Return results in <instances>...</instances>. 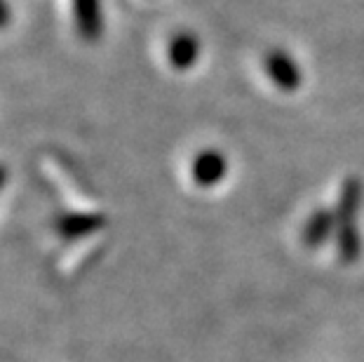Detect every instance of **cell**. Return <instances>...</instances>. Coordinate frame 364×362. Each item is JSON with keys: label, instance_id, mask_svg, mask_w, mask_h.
Listing matches in <instances>:
<instances>
[{"label": "cell", "instance_id": "6", "mask_svg": "<svg viewBox=\"0 0 364 362\" xmlns=\"http://www.w3.org/2000/svg\"><path fill=\"white\" fill-rule=\"evenodd\" d=\"M362 205V183L358 179H348L341 188L338 205L334 207L336 212V223H353L358 221Z\"/></svg>", "mask_w": 364, "mask_h": 362}, {"label": "cell", "instance_id": "7", "mask_svg": "<svg viewBox=\"0 0 364 362\" xmlns=\"http://www.w3.org/2000/svg\"><path fill=\"white\" fill-rule=\"evenodd\" d=\"M106 223V219L102 214H64L59 221H57V228L59 233L64 238H80V235H87V233H95Z\"/></svg>", "mask_w": 364, "mask_h": 362}, {"label": "cell", "instance_id": "4", "mask_svg": "<svg viewBox=\"0 0 364 362\" xmlns=\"http://www.w3.org/2000/svg\"><path fill=\"white\" fill-rule=\"evenodd\" d=\"M336 233V212L320 207L311 214V219L306 221L304 228V240L308 247H320L322 243H327L331 235Z\"/></svg>", "mask_w": 364, "mask_h": 362}, {"label": "cell", "instance_id": "9", "mask_svg": "<svg viewBox=\"0 0 364 362\" xmlns=\"http://www.w3.org/2000/svg\"><path fill=\"white\" fill-rule=\"evenodd\" d=\"M7 21V7L3 5V0H0V26H3Z\"/></svg>", "mask_w": 364, "mask_h": 362}, {"label": "cell", "instance_id": "5", "mask_svg": "<svg viewBox=\"0 0 364 362\" xmlns=\"http://www.w3.org/2000/svg\"><path fill=\"white\" fill-rule=\"evenodd\" d=\"M198 55H200V43L188 31L176 33L172 38V43H169V61H172V66L179 68V71H186V68H191L196 64Z\"/></svg>", "mask_w": 364, "mask_h": 362}, {"label": "cell", "instance_id": "2", "mask_svg": "<svg viewBox=\"0 0 364 362\" xmlns=\"http://www.w3.org/2000/svg\"><path fill=\"white\" fill-rule=\"evenodd\" d=\"M193 181L198 186H216L219 181L226 179V172H228V160L223 153L214 151V149H207V151H200L196 160H193Z\"/></svg>", "mask_w": 364, "mask_h": 362}, {"label": "cell", "instance_id": "8", "mask_svg": "<svg viewBox=\"0 0 364 362\" xmlns=\"http://www.w3.org/2000/svg\"><path fill=\"white\" fill-rule=\"evenodd\" d=\"M336 247H338V257L353 264V261L360 259L362 254V235L358 228V221L353 223H336Z\"/></svg>", "mask_w": 364, "mask_h": 362}, {"label": "cell", "instance_id": "1", "mask_svg": "<svg viewBox=\"0 0 364 362\" xmlns=\"http://www.w3.org/2000/svg\"><path fill=\"white\" fill-rule=\"evenodd\" d=\"M266 71L270 75L277 87L284 92H294L301 87V80H304V73H301V66L294 61L284 50H270L266 55Z\"/></svg>", "mask_w": 364, "mask_h": 362}, {"label": "cell", "instance_id": "10", "mask_svg": "<svg viewBox=\"0 0 364 362\" xmlns=\"http://www.w3.org/2000/svg\"><path fill=\"white\" fill-rule=\"evenodd\" d=\"M3 181H5V167L0 165V186H3Z\"/></svg>", "mask_w": 364, "mask_h": 362}, {"label": "cell", "instance_id": "3", "mask_svg": "<svg viewBox=\"0 0 364 362\" xmlns=\"http://www.w3.org/2000/svg\"><path fill=\"white\" fill-rule=\"evenodd\" d=\"M73 12H75V24H78V31L85 41L90 43L99 41L104 28L99 0H73Z\"/></svg>", "mask_w": 364, "mask_h": 362}]
</instances>
